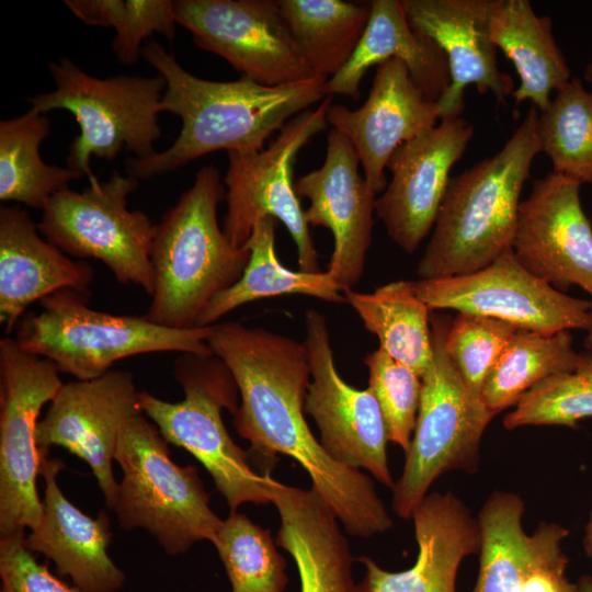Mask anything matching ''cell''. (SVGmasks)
<instances>
[{"mask_svg": "<svg viewBox=\"0 0 592 592\" xmlns=\"http://www.w3.org/2000/svg\"><path fill=\"white\" fill-rule=\"evenodd\" d=\"M583 79L590 84L592 90V58L584 68Z\"/></svg>", "mask_w": 592, "mask_h": 592, "instance_id": "f6af8a7d", "label": "cell"}, {"mask_svg": "<svg viewBox=\"0 0 592 592\" xmlns=\"http://www.w3.org/2000/svg\"><path fill=\"white\" fill-rule=\"evenodd\" d=\"M579 361L570 331L547 334L519 329L489 372L481 399L496 415L515 407L544 379L573 371Z\"/></svg>", "mask_w": 592, "mask_h": 592, "instance_id": "1f68e13d", "label": "cell"}, {"mask_svg": "<svg viewBox=\"0 0 592 592\" xmlns=\"http://www.w3.org/2000/svg\"><path fill=\"white\" fill-rule=\"evenodd\" d=\"M569 531L557 523H540L532 533V553L522 592H577L566 576L569 559L562 543Z\"/></svg>", "mask_w": 592, "mask_h": 592, "instance_id": "ab89813d", "label": "cell"}, {"mask_svg": "<svg viewBox=\"0 0 592 592\" xmlns=\"http://www.w3.org/2000/svg\"><path fill=\"white\" fill-rule=\"evenodd\" d=\"M89 292L58 291L26 315L16 333L22 350L52 361L78 380L98 378L123 358L156 352L212 354L210 327L173 329L145 316L113 315L88 306Z\"/></svg>", "mask_w": 592, "mask_h": 592, "instance_id": "5b68a950", "label": "cell"}, {"mask_svg": "<svg viewBox=\"0 0 592 592\" xmlns=\"http://www.w3.org/2000/svg\"><path fill=\"white\" fill-rule=\"evenodd\" d=\"M517 330L508 321L466 312L448 321L444 346L471 392L481 397L489 372Z\"/></svg>", "mask_w": 592, "mask_h": 592, "instance_id": "74e56055", "label": "cell"}, {"mask_svg": "<svg viewBox=\"0 0 592 592\" xmlns=\"http://www.w3.org/2000/svg\"><path fill=\"white\" fill-rule=\"evenodd\" d=\"M59 373L15 339L0 340V537L24 534L43 516L36 481L45 457L36 429L42 408L64 384Z\"/></svg>", "mask_w": 592, "mask_h": 592, "instance_id": "7c38bea8", "label": "cell"}, {"mask_svg": "<svg viewBox=\"0 0 592 592\" xmlns=\"http://www.w3.org/2000/svg\"><path fill=\"white\" fill-rule=\"evenodd\" d=\"M577 592H592V577L590 574L581 576L577 581Z\"/></svg>", "mask_w": 592, "mask_h": 592, "instance_id": "7bdbcfd3", "label": "cell"}, {"mask_svg": "<svg viewBox=\"0 0 592 592\" xmlns=\"http://www.w3.org/2000/svg\"><path fill=\"white\" fill-rule=\"evenodd\" d=\"M173 376L184 391L179 402L139 391L141 411L164 440L192 454L209 473L231 512L243 503H271L265 474L252 470L248 453L230 437L221 409H238V388L226 364L215 354L180 353Z\"/></svg>", "mask_w": 592, "mask_h": 592, "instance_id": "52a82bcc", "label": "cell"}, {"mask_svg": "<svg viewBox=\"0 0 592 592\" xmlns=\"http://www.w3.org/2000/svg\"><path fill=\"white\" fill-rule=\"evenodd\" d=\"M538 114L532 105L498 152L451 177L417 265L419 280L474 273L512 249L521 193L540 152Z\"/></svg>", "mask_w": 592, "mask_h": 592, "instance_id": "3957f363", "label": "cell"}, {"mask_svg": "<svg viewBox=\"0 0 592 592\" xmlns=\"http://www.w3.org/2000/svg\"><path fill=\"white\" fill-rule=\"evenodd\" d=\"M365 33L346 66L325 84L327 96L340 94L357 100L367 70L380 62L401 60L424 96L437 102L449 86L445 54L431 38L409 24L400 0L371 1Z\"/></svg>", "mask_w": 592, "mask_h": 592, "instance_id": "484cf974", "label": "cell"}, {"mask_svg": "<svg viewBox=\"0 0 592 592\" xmlns=\"http://www.w3.org/2000/svg\"><path fill=\"white\" fill-rule=\"evenodd\" d=\"M360 164L350 140L331 128L323 164L295 182L297 196L309 201L304 210L307 224L333 235L327 272L341 291L358 283L372 242L376 193L360 173Z\"/></svg>", "mask_w": 592, "mask_h": 592, "instance_id": "d6986e66", "label": "cell"}, {"mask_svg": "<svg viewBox=\"0 0 592 592\" xmlns=\"http://www.w3.org/2000/svg\"><path fill=\"white\" fill-rule=\"evenodd\" d=\"M418 555L412 567L392 572L361 556L364 574L357 592H456L462 561L479 553L477 517L454 493H429L414 509Z\"/></svg>", "mask_w": 592, "mask_h": 592, "instance_id": "7402d4cb", "label": "cell"}, {"mask_svg": "<svg viewBox=\"0 0 592 592\" xmlns=\"http://www.w3.org/2000/svg\"><path fill=\"white\" fill-rule=\"evenodd\" d=\"M37 230L25 209L0 208V323L7 334L34 301L65 288L87 292L94 277L87 262L71 260Z\"/></svg>", "mask_w": 592, "mask_h": 592, "instance_id": "d4e9b609", "label": "cell"}, {"mask_svg": "<svg viewBox=\"0 0 592 592\" xmlns=\"http://www.w3.org/2000/svg\"><path fill=\"white\" fill-rule=\"evenodd\" d=\"M582 546H583L585 555L592 559V510L589 514V520L584 527Z\"/></svg>", "mask_w": 592, "mask_h": 592, "instance_id": "b9f144b4", "label": "cell"}, {"mask_svg": "<svg viewBox=\"0 0 592 592\" xmlns=\"http://www.w3.org/2000/svg\"><path fill=\"white\" fill-rule=\"evenodd\" d=\"M137 179L113 171L106 181L95 175L82 192L56 193L43 208L38 231L62 252L103 262L123 285L152 295L151 248L156 225L141 210H129L128 196Z\"/></svg>", "mask_w": 592, "mask_h": 592, "instance_id": "30bf717a", "label": "cell"}, {"mask_svg": "<svg viewBox=\"0 0 592 592\" xmlns=\"http://www.w3.org/2000/svg\"><path fill=\"white\" fill-rule=\"evenodd\" d=\"M62 468L59 458L43 460V516L25 537L26 546L53 561L58 576L70 578L83 592H117L126 576L107 554L112 540L109 515L101 510L92 519L64 496L57 482Z\"/></svg>", "mask_w": 592, "mask_h": 592, "instance_id": "603a6c76", "label": "cell"}, {"mask_svg": "<svg viewBox=\"0 0 592 592\" xmlns=\"http://www.w3.org/2000/svg\"><path fill=\"white\" fill-rule=\"evenodd\" d=\"M25 537H0V592H83L38 562Z\"/></svg>", "mask_w": 592, "mask_h": 592, "instance_id": "60d3db41", "label": "cell"}, {"mask_svg": "<svg viewBox=\"0 0 592 592\" xmlns=\"http://www.w3.org/2000/svg\"><path fill=\"white\" fill-rule=\"evenodd\" d=\"M584 345L588 351L592 352V300L590 301V322L587 329V337L584 340Z\"/></svg>", "mask_w": 592, "mask_h": 592, "instance_id": "ee69618b", "label": "cell"}, {"mask_svg": "<svg viewBox=\"0 0 592 592\" xmlns=\"http://www.w3.org/2000/svg\"><path fill=\"white\" fill-rule=\"evenodd\" d=\"M581 184L550 171L521 201L512 251L533 275L554 287L578 286L592 297V226Z\"/></svg>", "mask_w": 592, "mask_h": 592, "instance_id": "ac0fdd59", "label": "cell"}, {"mask_svg": "<svg viewBox=\"0 0 592 592\" xmlns=\"http://www.w3.org/2000/svg\"><path fill=\"white\" fill-rule=\"evenodd\" d=\"M310 383L305 411L319 430L320 443L335 462L365 469L388 488L395 481L387 459V431L379 406L367 389L349 385L338 373L326 317L305 312Z\"/></svg>", "mask_w": 592, "mask_h": 592, "instance_id": "9a60e30c", "label": "cell"}, {"mask_svg": "<svg viewBox=\"0 0 592 592\" xmlns=\"http://www.w3.org/2000/svg\"><path fill=\"white\" fill-rule=\"evenodd\" d=\"M400 1L410 26L433 39L447 59L449 86L436 102L441 119L460 116L468 86L505 103L514 81L498 67V48L488 27L491 0Z\"/></svg>", "mask_w": 592, "mask_h": 592, "instance_id": "44dd1931", "label": "cell"}, {"mask_svg": "<svg viewBox=\"0 0 592 592\" xmlns=\"http://www.w3.org/2000/svg\"><path fill=\"white\" fill-rule=\"evenodd\" d=\"M141 57L166 81L160 111L179 116L182 127L168 149L126 161L128 175L137 180L172 172L217 150H262L273 133L327 98L328 80L319 77L274 87L243 76L235 81L204 80L155 41L144 45Z\"/></svg>", "mask_w": 592, "mask_h": 592, "instance_id": "7a4b0ae2", "label": "cell"}, {"mask_svg": "<svg viewBox=\"0 0 592 592\" xmlns=\"http://www.w3.org/2000/svg\"><path fill=\"white\" fill-rule=\"evenodd\" d=\"M66 7L87 25L112 26V50L125 65L141 57L145 41L153 33L173 39L174 1L170 0H66Z\"/></svg>", "mask_w": 592, "mask_h": 592, "instance_id": "d590c367", "label": "cell"}, {"mask_svg": "<svg viewBox=\"0 0 592 592\" xmlns=\"http://www.w3.org/2000/svg\"><path fill=\"white\" fill-rule=\"evenodd\" d=\"M311 77L329 80L350 61L368 24L371 2L277 0Z\"/></svg>", "mask_w": 592, "mask_h": 592, "instance_id": "f546056e", "label": "cell"}, {"mask_svg": "<svg viewBox=\"0 0 592 592\" xmlns=\"http://www.w3.org/2000/svg\"><path fill=\"white\" fill-rule=\"evenodd\" d=\"M231 592H283L288 578L286 561L277 551L271 532L244 513L231 512L214 540Z\"/></svg>", "mask_w": 592, "mask_h": 592, "instance_id": "e575fe53", "label": "cell"}, {"mask_svg": "<svg viewBox=\"0 0 592 592\" xmlns=\"http://www.w3.org/2000/svg\"><path fill=\"white\" fill-rule=\"evenodd\" d=\"M207 344L236 382L241 400L232 423L250 443L248 456L262 463L265 473L276 454L294 458L349 535L367 538L390 530L394 522L373 480L330 457L304 417L310 383L305 343L259 327L220 322L212 326Z\"/></svg>", "mask_w": 592, "mask_h": 592, "instance_id": "6da1fadb", "label": "cell"}, {"mask_svg": "<svg viewBox=\"0 0 592 592\" xmlns=\"http://www.w3.org/2000/svg\"><path fill=\"white\" fill-rule=\"evenodd\" d=\"M592 419V352L580 353L573 371L553 375L528 390L505 414L503 425L514 430L526 425L577 428Z\"/></svg>", "mask_w": 592, "mask_h": 592, "instance_id": "8d00e7d4", "label": "cell"}, {"mask_svg": "<svg viewBox=\"0 0 592 592\" xmlns=\"http://www.w3.org/2000/svg\"><path fill=\"white\" fill-rule=\"evenodd\" d=\"M473 136L474 127L465 118L447 117L391 155L387 163L391 179L376 198L375 214L405 252L413 253L432 231L451 169Z\"/></svg>", "mask_w": 592, "mask_h": 592, "instance_id": "e0dca14e", "label": "cell"}, {"mask_svg": "<svg viewBox=\"0 0 592 592\" xmlns=\"http://www.w3.org/2000/svg\"><path fill=\"white\" fill-rule=\"evenodd\" d=\"M276 224L273 217L257 221L243 246L250 257L241 277L209 301L196 327H210L234 309L262 298L306 295L334 304L345 303L341 288L327 271L296 272L282 265L275 252Z\"/></svg>", "mask_w": 592, "mask_h": 592, "instance_id": "83f0119b", "label": "cell"}, {"mask_svg": "<svg viewBox=\"0 0 592 592\" xmlns=\"http://www.w3.org/2000/svg\"><path fill=\"white\" fill-rule=\"evenodd\" d=\"M537 136L553 172L592 184V90L572 77L539 112Z\"/></svg>", "mask_w": 592, "mask_h": 592, "instance_id": "836d02e7", "label": "cell"}, {"mask_svg": "<svg viewBox=\"0 0 592 592\" xmlns=\"http://www.w3.org/2000/svg\"><path fill=\"white\" fill-rule=\"evenodd\" d=\"M168 444L141 413L123 425L114 456L123 479L113 510L122 528L146 530L177 556L200 540L213 543L223 520L210 509L196 467L177 465Z\"/></svg>", "mask_w": 592, "mask_h": 592, "instance_id": "8992f818", "label": "cell"}, {"mask_svg": "<svg viewBox=\"0 0 592 592\" xmlns=\"http://www.w3.org/2000/svg\"><path fill=\"white\" fill-rule=\"evenodd\" d=\"M448 321L431 315L433 363L421 378L415 428L402 473L391 488L392 510L401 519H411L442 475L476 473L482 435L494 417L481 397L466 386L445 350Z\"/></svg>", "mask_w": 592, "mask_h": 592, "instance_id": "ba28073f", "label": "cell"}, {"mask_svg": "<svg viewBox=\"0 0 592 592\" xmlns=\"http://www.w3.org/2000/svg\"><path fill=\"white\" fill-rule=\"evenodd\" d=\"M46 114L29 110L0 122V200L43 209L72 180L83 177L71 169L49 166L41 158L39 147L48 136Z\"/></svg>", "mask_w": 592, "mask_h": 592, "instance_id": "4dcf8cb0", "label": "cell"}, {"mask_svg": "<svg viewBox=\"0 0 592 592\" xmlns=\"http://www.w3.org/2000/svg\"><path fill=\"white\" fill-rule=\"evenodd\" d=\"M431 311L451 309L508 321L522 330H585L590 301L569 296L528 272L512 249L474 273L413 281Z\"/></svg>", "mask_w": 592, "mask_h": 592, "instance_id": "4fadbf2b", "label": "cell"}, {"mask_svg": "<svg viewBox=\"0 0 592 592\" xmlns=\"http://www.w3.org/2000/svg\"><path fill=\"white\" fill-rule=\"evenodd\" d=\"M226 192L219 171L202 167L156 225L151 248L155 286L148 320L191 329L209 301L242 275L250 251L235 248L217 219Z\"/></svg>", "mask_w": 592, "mask_h": 592, "instance_id": "277c9868", "label": "cell"}, {"mask_svg": "<svg viewBox=\"0 0 592 592\" xmlns=\"http://www.w3.org/2000/svg\"><path fill=\"white\" fill-rule=\"evenodd\" d=\"M174 18L200 48L260 84L311 78L277 0H177Z\"/></svg>", "mask_w": 592, "mask_h": 592, "instance_id": "5bb4252c", "label": "cell"}, {"mask_svg": "<svg viewBox=\"0 0 592 592\" xmlns=\"http://www.w3.org/2000/svg\"><path fill=\"white\" fill-rule=\"evenodd\" d=\"M332 98L289 119L262 150L228 152L225 175L227 213L223 230L230 243L243 248L257 221L273 217L287 228L296 246L300 271L320 272L318 254L293 181L299 150L325 130Z\"/></svg>", "mask_w": 592, "mask_h": 592, "instance_id": "8fae6325", "label": "cell"}, {"mask_svg": "<svg viewBox=\"0 0 592 592\" xmlns=\"http://www.w3.org/2000/svg\"><path fill=\"white\" fill-rule=\"evenodd\" d=\"M56 88L29 98L32 111L46 114L66 110L73 114L79 135L71 141L68 168L94 177L92 156L114 159L123 149L146 158L155 153L161 136L158 124L166 81L160 76H114L98 79L64 57L48 65Z\"/></svg>", "mask_w": 592, "mask_h": 592, "instance_id": "9c48e42d", "label": "cell"}, {"mask_svg": "<svg viewBox=\"0 0 592 592\" xmlns=\"http://www.w3.org/2000/svg\"><path fill=\"white\" fill-rule=\"evenodd\" d=\"M364 364L368 368V389L379 406L388 441L406 454L417 423L422 380L379 348L365 356Z\"/></svg>", "mask_w": 592, "mask_h": 592, "instance_id": "f35d334b", "label": "cell"}, {"mask_svg": "<svg viewBox=\"0 0 592 592\" xmlns=\"http://www.w3.org/2000/svg\"><path fill=\"white\" fill-rule=\"evenodd\" d=\"M524 511V501L508 491L492 492L481 506L479 571L471 592H522L532 553Z\"/></svg>", "mask_w": 592, "mask_h": 592, "instance_id": "d6a6232c", "label": "cell"}, {"mask_svg": "<svg viewBox=\"0 0 592 592\" xmlns=\"http://www.w3.org/2000/svg\"><path fill=\"white\" fill-rule=\"evenodd\" d=\"M266 488L281 519L275 543L293 557L300 592H357L349 543L322 497L312 487L284 485L270 474Z\"/></svg>", "mask_w": 592, "mask_h": 592, "instance_id": "cb8c5ba5", "label": "cell"}, {"mask_svg": "<svg viewBox=\"0 0 592 592\" xmlns=\"http://www.w3.org/2000/svg\"><path fill=\"white\" fill-rule=\"evenodd\" d=\"M440 119L437 103L424 96L406 65L396 58L377 65L361 107L331 104L327 112L328 124L354 147L364 178L376 194L387 186L385 169L395 150Z\"/></svg>", "mask_w": 592, "mask_h": 592, "instance_id": "ffe728a7", "label": "cell"}, {"mask_svg": "<svg viewBox=\"0 0 592 592\" xmlns=\"http://www.w3.org/2000/svg\"><path fill=\"white\" fill-rule=\"evenodd\" d=\"M345 303L378 338L379 349L420 378L433 363L431 310L415 293L413 281H395L373 293L342 291Z\"/></svg>", "mask_w": 592, "mask_h": 592, "instance_id": "f1b7e54d", "label": "cell"}, {"mask_svg": "<svg viewBox=\"0 0 592 592\" xmlns=\"http://www.w3.org/2000/svg\"><path fill=\"white\" fill-rule=\"evenodd\" d=\"M488 27L492 43L519 75L520 84L511 94L515 105L531 101L539 112L545 111L551 93L572 78L551 19L537 15L528 0H491Z\"/></svg>", "mask_w": 592, "mask_h": 592, "instance_id": "4316f807", "label": "cell"}, {"mask_svg": "<svg viewBox=\"0 0 592 592\" xmlns=\"http://www.w3.org/2000/svg\"><path fill=\"white\" fill-rule=\"evenodd\" d=\"M143 413L133 375L109 371L89 380L62 384L36 429L42 456L60 446L84 460L98 480L106 506L113 510L117 486L112 463L119 432Z\"/></svg>", "mask_w": 592, "mask_h": 592, "instance_id": "2e32d148", "label": "cell"}]
</instances>
